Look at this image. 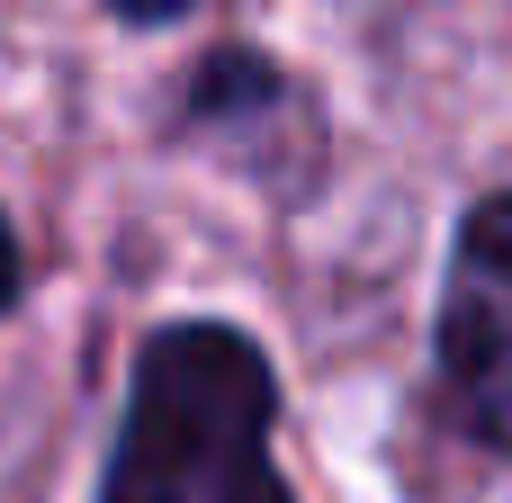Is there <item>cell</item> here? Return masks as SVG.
<instances>
[{
    "mask_svg": "<svg viewBox=\"0 0 512 503\" xmlns=\"http://www.w3.org/2000/svg\"><path fill=\"white\" fill-rule=\"evenodd\" d=\"M279 387L234 324H171L144 342L99 503H297L270 459Z\"/></svg>",
    "mask_w": 512,
    "mask_h": 503,
    "instance_id": "obj_1",
    "label": "cell"
},
{
    "mask_svg": "<svg viewBox=\"0 0 512 503\" xmlns=\"http://www.w3.org/2000/svg\"><path fill=\"white\" fill-rule=\"evenodd\" d=\"M441 414L459 441L512 459V189L477 198L441 288Z\"/></svg>",
    "mask_w": 512,
    "mask_h": 503,
    "instance_id": "obj_2",
    "label": "cell"
},
{
    "mask_svg": "<svg viewBox=\"0 0 512 503\" xmlns=\"http://www.w3.org/2000/svg\"><path fill=\"white\" fill-rule=\"evenodd\" d=\"M117 18H135V27H162V18H189L198 0H108Z\"/></svg>",
    "mask_w": 512,
    "mask_h": 503,
    "instance_id": "obj_3",
    "label": "cell"
},
{
    "mask_svg": "<svg viewBox=\"0 0 512 503\" xmlns=\"http://www.w3.org/2000/svg\"><path fill=\"white\" fill-rule=\"evenodd\" d=\"M9 297H18V243H9V216H0V315H9Z\"/></svg>",
    "mask_w": 512,
    "mask_h": 503,
    "instance_id": "obj_4",
    "label": "cell"
}]
</instances>
